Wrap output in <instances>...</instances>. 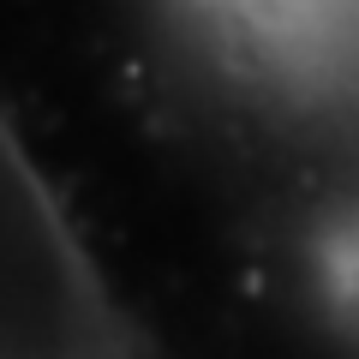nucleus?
<instances>
[{"instance_id":"nucleus-1","label":"nucleus","mask_w":359,"mask_h":359,"mask_svg":"<svg viewBox=\"0 0 359 359\" xmlns=\"http://www.w3.org/2000/svg\"><path fill=\"white\" fill-rule=\"evenodd\" d=\"M102 347V306L54 204L0 132V359H84Z\"/></svg>"},{"instance_id":"nucleus-2","label":"nucleus","mask_w":359,"mask_h":359,"mask_svg":"<svg viewBox=\"0 0 359 359\" xmlns=\"http://www.w3.org/2000/svg\"><path fill=\"white\" fill-rule=\"evenodd\" d=\"M318 276H323V294H330L341 330L359 341V210L341 216L318 245Z\"/></svg>"}]
</instances>
